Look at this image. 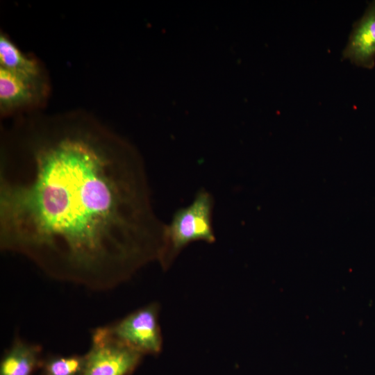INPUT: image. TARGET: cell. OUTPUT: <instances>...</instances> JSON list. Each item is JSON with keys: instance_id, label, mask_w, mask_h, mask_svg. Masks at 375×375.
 Wrapping results in <instances>:
<instances>
[{"instance_id": "6da1fadb", "label": "cell", "mask_w": 375, "mask_h": 375, "mask_svg": "<svg viewBox=\"0 0 375 375\" xmlns=\"http://www.w3.org/2000/svg\"><path fill=\"white\" fill-rule=\"evenodd\" d=\"M0 162V245L47 274L109 287L158 259L165 224L144 165L100 125L72 119L17 130Z\"/></svg>"}, {"instance_id": "7a4b0ae2", "label": "cell", "mask_w": 375, "mask_h": 375, "mask_svg": "<svg viewBox=\"0 0 375 375\" xmlns=\"http://www.w3.org/2000/svg\"><path fill=\"white\" fill-rule=\"evenodd\" d=\"M213 208V197L202 188L189 206L174 212L170 223L165 224L158 257L164 268H167L190 243L194 241L213 243L215 241L212 223Z\"/></svg>"}, {"instance_id": "52a82bcc", "label": "cell", "mask_w": 375, "mask_h": 375, "mask_svg": "<svg viewBox=\"0 0 375 375\" xmlns=\"http://www.w3.org/2000/svg\"><path fill=\"white\" fill-rule=\"evenodd\" d=\"M39 346L16 340L3 354L0 375H31L40 364Z\"/></svg>"}, {"instance_id": "277c9868", "label": "cell", "mask_w": 375, "mask_h": 375, "mask_svg": "<svg viewBox=\"0 0 375 375\" xmlns=\"http://www.w3.org/2000/svg\"><path fill=\"white\" fill-rule=\"evenodd\" d=\"M158 316V306L151 304L107 328L112 337L141 354H157L162 345Z\"/></svg>"}, {"instance_id": "3957f363", "label": "cell", "mask_w": 375, "mask_h": 375, "mask_svg": "<svg viewBox=\"0 0 375 375\" xmlns=\"http://www.w3.org/2000/svg\"><path fill=\"white\" fill-rule=\"evenodd\" d=\"M142 354L112 337L107 327L94 332L81 375H129Z\"/></svg>"}, {"instance_id": "ba28073f", "label": "cell", "mask_w": 375, "mask_h": 375, "mask_svg": "<svg viewBox=\"0 0 375 375\" xmlns=\"http://www.w3.org/2000/svg\"><path fill=\"white\" fill-rule=\"evenodd\" d=\"M1 67L11 71L31 81L39 82L41 69L39 64L26 57L7 37H0Z\"/></svg>"}, {"instance_id": "8992f818", "label": "cell", "mask_w": 375, "mask_h": 375, "mask_svg": "<svg viewBox=\"0 0 375 375\" xmlns=\"http://www.w3.org/2000/svg\"><path fill=\"white\" fill-rule=\"evenodd\" d=\"M40 83L0 67V105L3 112L35 103Z\"/></svg>"}, {"instance_id": "9c48e42d", "label": "cell", "mask_w": 375, "mask_h": 375, "mask_svg": "<svg viewBox=\"0 0 375 375\" xmlns=\"http://www.w3.org/2000/svg\"><path fill=\"white\" fill-rule=\"evenodd\" d=\"M85 361V355L51 356L42 364L43 375H81Z\"/></svg>"}, {"instance_id": "5b68a950", "label": "cell", "mask_w": 375, "mask_h": 375, "mask_svg": "<svg viewBox=\"0 0 375 375\" xmlns=\"http://www.w3.org/2000/svg\"><path fill=\"white\" fill-rule=\"evenodd\" d=\"M342 58L367 69L375 65V1L369 3L362 17L353 25Z\"/></svg>"}]
</instances>
